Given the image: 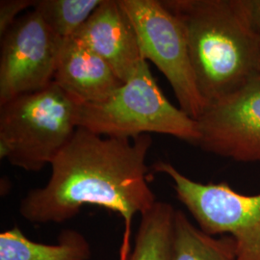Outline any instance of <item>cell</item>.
I'll return each mask as SVG.
<instances>
[{"label": "cell", "mask_w": 260, "mask_h": 260, "mask_svg": "<svg viewBox=\"0 0 260 260\" xmlns=\"http://www.w3.org/2000/svg\"><path fill=\"white\" fill-rule=\"evenodd\" d=\"M171 260H235L233 238L211 236L176 210Z\"/></svg>", "instance_id": "obj_12"}, {"label": "cell", "mask_w": 260, "mask_h": 260, "mask_svg": "<svg viewBox=\"0 0 260 260\" xmlns=\"http://www.w3.org/2000/svg\"><path fill=\"white\" fill-rule=\"evenodd\" d=\"M196 121L197 146L234 161L260 163V74L238 91L208 104Z\"/></svg>", "instance_id": "obj_8"}, {"label": "cell", "mask_w": 260, "mask_h": 260, "mask_svg": "<svg viewBox=\"0 0 260 260\" xmlns=\"http://www.w3.org/2000/svg\"><path fill=\"white\" fill-rule=\"evenodd\" d=\"M77 127L110 138L174 136L198 145V122L169 102L144 60L136 73L103 102L78 103Z\"/></svg>", "instance_id": "obj_3"}, {"label": "cell", "mask_w": 260, "mask_h": 260, "mask_svg": "<svg viewBox=\"0 0 260 260\" xmlns=\"http://www.w3.org/2000/svg\"><path fill=\"white\" fill-rule=\"evenodd\" d=\"M92 250L83 235L64 230L54 245L32 241L15 226L0 234V260H89Z\"/></svg>", "instance_id": "obj_11"}, {"label": "cell", "mask_w": 260, "mask_h": 260, "mask_svg": "<svg viewBox=\"0 0 260 260\" xmlns=\"http://www.w3.org/2000/svg\"><path fill=\"white\" fill-rule=\"evenodd\" d=\"M63 43L35 10L19 18L1 37L0 105L52 83Z\"/></svg>", "instance_id": "obj_7"}, {"label": "cell", "mask_w": 260, "mask_h": 260, "mask_svg": "<svg viewBox=\"0 0 260 260\" xmlns=\"http://www.w3.org/2000/svg\"><path fill=\"white\" fill-rule=\"evenodd\" d=\"M152 168L171 178L177 199L204 233L233 238L235 260H260V194L243 195L225 182H198L168 162Z\"/></svg>", "instance_id": "obj_5"}, {"label": "cell", "mask_w": 260, "mask_h": 260, "mask_svg": "<svg viewBox=\"0 0 260 260\" xmlns=\"http://www.w3.org/2000/svg\"><path fill=\"white\" fill-rule=\"evenodd\" d=\"M34 0H1L0 1V36L2 37L18 20L21 12L35 6Z\"/></svg>", "instance_id": "obj_15"}, {"label": "cell", "mask_w": 260, "mask_h": 260, "mask_svg": "<svg viewBox=\"0 0 260 260\" xmlns=\"http://www.w3.org/2000/svg\"><path fill=\"white\" fill-rule=\"evenodd\" d=\"M77 107L54 82L0 105V157L28 172L50 165L77 128Z\"/></svg>", "instance_id": "obj_4"}, {"label": "cell", "mask_w": 260, "mask_h": 260, "mask_svg": "<svg viewBox=\"0 0 260 260\" xmlns=\"http://www.w3.org/2000/svg\"><path fill=\"white\" fill-rule=\"evenodd\" d=\"M162 3L184 30L197 86L206 106L260 74V38L250 26L243 0Z\"/></svg>", "instance_id": "obj_2"}, {"label": "cell", "mask_w": 260, "mask_h": 260, "mask_svg": "<svg viewBox=\"0 0 260 260\" xmlns=\"http://www.w3.org/2000/svg\"><path fill=\"white\" fill-rule=\"evenodd\" d=\"M72 38L103 59L122 82L130 79L145 60L119 0H103Z\"/></svg>", "instance_id": "obj_9"}, {"label": "cell", "mask_w": 260, "mask_h": 260, "mask_svg": "<svg viewBox=\"0 0 260 260\" xmlns=\"http://www.w3.org/2000/svg\"><path fill=\"white\" fill-rule=\"evenodd\" d=\"M103 0H36L34 10L62 40L73 37Z\"/></svg>", "instance_id": "obj_14"}, {"label": "cell", "mask_w": 260, "mask_h": 260, "mask_svg": "<svg viewBox=\"0 0 260 260\" xmlns=\"http://www.w3.org/2000/svg\"><path fill=\"white\" fill-rule=\"evenodd\" d=\"M150 134L110 138L77 127L54 158L47 184L29 191L19 213L30 223H64L85 205L106 208L124 223L120 260L130 252L131 223L157 202L148 183Z\"/></svg>", "instance_id": "obj_1"}, {"label": "cell", "mask_w": 260, "mask_h": 260, "mask_svg": "<svg viewBox=\"0 0 260 260\" xmlns=\"http://www.w3.org/2000/svg\"><path fill=\"white\" fill-rule=\"evenodd\" d=\"M243 5L250 26L260 38V0H243Z\"/></svg>", "instance_id": "obj_16"}, {"label": "cell", "mask_w": 260, "mask_h": 260, "mask_svg": "<svg viewBox=\"0 0 260 260\" xmlns=\"http://www.w3.org/2000/svg\"><path fill=\"white\" fill-rule=\"evenodd\" d=\"M119 4L136 32L143 58L156 66L167 78L180 109L197 120L206 105L178 19L162 0H119Z\"/></svg>", "instance_id": "obj_6"}, {"label": "cell", "mask_w": 260, "mask_h": 260, "mask_svg": "<svg viewBox=\"0 0 260 260\" xmlns=\"http://www.w3.org/2000/svg\"><path fill=\"white\" fill-rule=\"evenodd\" d=\"M53 82L78 103L103 102L123 83L103 59L73 38L64 40Z\"/></svg>", "instance_id": "obj_10"}, {"label": "cell", "mask_w": 260, "mask_h": 260, "mask_svg": "<svg viewBox=\"0 0 260 260\" xmlns=\"http://www.w3.org/2000/svg\"><path fill=\"white\" fill-rule=\"evenodd\" d=\"M176 210L170 204L156 202L141 215L135 246L127 260H171Z\"/></svg>", "instance_id": "obj_13"}]
</instances>
